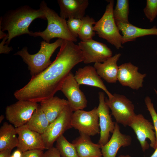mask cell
<instances>
[{"label":"cell","instance_id":"83f0119b","mask_svg":"<svg viewBox=\"0 0 157 157\" xmlns=\"http://www.w3.org/2000/svg\"><path fill=\"white\" fill-rule=\"evenodd\" d=\"M143 11L149 22H153L157 16V0H147Z\"/></svg>","mask_w":157,"mask_h":157},{"label":"cell","instance_id":"ffe728a7","mask_svg":"<svg viewBox=\"0 0 157 157\" xmlns=\"http://www.w3.org/2000/svg\"><path fill=\"white\" fill-rule=\"evenodd\" d=\"M72 143L75 146L79 157H102L101 146L93 143L90 136L80 133Z\"/></svg>","mask_w":157,"mask_h":157},{"label":"cell","instance_id":"5b68a950","mask_svg":"<svg viewBox=\"0 0 157 157\" xmlns=\"http://www.w3.org/2000/svg\"><path fill=\"white\" fill-rule=\"evenodd\" d=\"M105 12L94 26L98 36L105 39L117 49L123 48L122 36L116 24L113 11L114 1L109 0Z\"/></svg>","mask_w":157,"mask_h":157},{"label":"cell","instance_id":"9a60e30c","mask_svg":"<svg viewBox=\"0 0 157 157\" xmlns=\"http://www.w3.org/2000/svg\"><path fill=\"white\" fill-rule=\"evenodd\" d=\"M138 69L137 67L130 62L122 64L119 66L117 81L123 86L138 90L142 87L146 74L139 72Z\"/></svg>","mask_w":157,"mask_h":157},{"label":"cell","instance_id":"7402d4cb","mask_svg":"<svg viewBox=\"0 0 157 157\" xmlns=\"http://www.w3.org/2000/svg\"><path fill=\"white\" fill-rule=\"evenodd\" d=\"M68 105L67 100L53 96L40 102V106L51 123L59 116Z\"/></svg>","mask_w":157,"mask_h":157},{"label":"cell","instance_id":"836d02e7","mask_svg":"<svg viewBox=\"0 0 157 157\" xmlns=\"http://www.w3.org/2000/svg\"><path fill=\"white\" fill-rule=\"evenodd\" d=\"M12 150L8 149L0 151V157H10Z\"/></svg>","mask_w":157,"mask_h":157},{"label":"cell","instance_id":"d6986e66","mask_svg":"<svg viewBox=\"0 0 157 157\" xmlns=\"http://www.w3.org/2000/svg\"><path fill=\"white\" fill-rule=\"evenodd\" d=\"M121 56L120 53L115 54L103 63H95L94 67L101 78L109 83H115L117 81L119 66L117 63Z\"/></svg>","mask_w":157,"mask_h":157},{"label":"cell","instance_id":"8992f818","mask_svg":"<svg viewBox=\"0 0 157 157\" xmlns=\"http://www.w3.org/2000/svg\"><path fill=\"white\" fill-rule=\"evenodd\" d=\"M73 113L68 105L59 116L50 124L44 133L41 135L46 149L53 147L54 142L66 131L72 128L71 119Z\"/></svg>","mask_w":157,"mask_h":157},{"label":"cell","instance_id":"ac0fdd59","mask_svg":"<svg viewBox=\"0 0 157 157\" xmlns=\"http://www.w3.org/2000/svg\"><path fill=\"white\" fill-rule=\"evenodd\" d=\"M60 16L66 19L74 18L81 19L84 16L89 5L88 0H58Z\"/></svg>","mask_w":157,"mask_h":157},{"label":"cell","instance_id":"52a82bcc","mask_svg":"<svg viewBox=\"0 0 157 157\" xmlns=\"http://www.w3.org/2000/svg\"><path fill=\"white\" fill-rule=\"evenodd\" d=\"M105 102L116 122L125 127L128 126L136 114L132 101L124 95L114 94L110 98L106 97Z\"/></svg>","mask_w":157,"mask_h":157},{"label":"cell","instance_id":"d590c367","mask_svg":"<svg viewBox=\"0 0 157 157\" xmlns=\"http://www.w3.org/2000/svg\"><path fill=\"white\" fill-rule=\"evenodd\" d=\"M0 39H3L7 35V34L5 33L1 30H0Z\"/></svg>","mask_w":157,"mask_h":157},{"label":"cell","instance_id":"f546056e","mask_svg":"<svg viewBox=\"0 0 157 157\" xmlns=\"http://www.w3.org/2000/svg\"><path fill=\"white\" fill-rule=\"evenodd\" d=\"M67 22L70 32L73 36L77 38L78 37V33L82 24L81 19L71 18L68 19Z\"/></svg>","mask_w":157,"mask_h":157},{"label":"cell","instance_id":"7a4b0ae2","mask_svg":"<svg viewBox=\"0 0 157 157\" xmlns=\"http://www.w3.org/2000/svg\"><path fill=\"white\" fill-rule=\"evenodd\" d=\"M37 18L46 19L40 8L34 9L28 6H22L7 12L0 19V30L8 32L5 44L8 45L11 40L17 36L25 34L29 35L31 31L29 27Z\"/></svg>","mask_w":157,"mask_h":157},{"label":"cell","instance_id":"1f68e13d","mask_svg":"<svg viewBox=\"0 0 157 157\" xmlns=\"http://www.w3.org/2000/svg\"><path fill=\"white\" fill-rule=\"evenodd\" d=\"M42 157H61L57 149L53 147L44 153Z\"/></svg>","mask_w":157,"mask_h":157},{"label":"cell","instance_id":"2e32d148","mask_svg":"<svg viewBox=\"0 0 157 157\" xmlns=\"http://www.w3.org/2000/svg\"><path fill=\"white\" fill-rule=\"evenodd\" d=\"M115 125L111 138L105 144L101 146L102 157H116L120 148L128 147L131 143V136L121 133L118 124L115 122Z\"/></svg>","mask_w":157,"mask_h":157},{"label":"cell","instance_id":"f1b7e54d","mask_svg":"<svg viewBox=\"0 0 157 157\" xmlns=\"http://www.w3.org/2000/svg\"><path fill=\"white\" fill-rule=\"evenodd\" d=\"M144 102L147 109L151 117L154 127L156 142L155 146V149L157 147V113L152 103L151 99L149 96L146 97L144 99Z\"/></svg>","mask_w":157,"mask_h":157},{"label":"cell","instance_id":"ba28073f","mask_svg":"<svg viewBox=\"0 0 157 157\" xmlns=\"http://www.w3.org/2000/svg\"><path fill=\"white\" fill-rule=\"evenodd\" d=\"M99 119L96 107L89 111L78 110L73 113L71 124L80 133L94 136L100 133Z\"/></svg>","mask_w":157,"mask_h":157},{"label":"cell","instance_id":"e575fe53","mask_svg":"<svg viewBox=\"0 0 157 157\" xmlns=\"http://www.w3.org/2000/svg\"><path fill=\"white\" fill-rule=\"evenodd\" d=\"M22 152L17 149L13 153L12 155L14 157H22Z\"/></svg>","mask_w":157,"mask_h":157},{"label":"cell","instance_id":"f35d334b","mask_svg":"<svg viewBox=\"0 0 157 157\" xmlns=\"http://www.w3.org/2000/svg\"><path fill=\"white\" fill-rule=\"evenodd\" d=\"M4 116L2 115H1L0 117V123L1 122L3 121V120L4 119Z\"/></svg>","mask_w":157,"mask_h":157},{"label":"cell","instance_id":"4dcf8cb0","mask_svg":"<svg viewBox=\"0 0 157 157\" xmlns=\"http://www.w3.org/2000/svg\"><path fill=\"white\" fill-rule=\"evenodd\" d=\"M43 153L40 150H29L23 152L22 157H42Z\"/></svg>","mask_w":157,"mask_h":157},{"label":"cell","instance_id":"4316f807","mask_svg":"<svg viewBox=\"0 0 157 157\" xmlns=\"http://www.w3.org/2000/svg\"><path fill=\"white\" fill-rule=\"evenodd\" d=\"M61 157H79L74 145L62 135L56 140V147Z\"/></svg>","mask_w":157,"mask_h":157},{"label":"cell","instance_id":"4fadbf2b","mask_svg":"<svg viewBox=\"0 0 157 157\" xmlns=\"http://www.w3.org/2000/svg\"><path fill=\"white\" fill-rule=\"evenodd\" d=\"M98 95L99 104L97 110L100 129V137L98 144L101 146L109 141L110 133H113L115 122H113L112 120L110 114V109L105 102L104 93L99 92Z\"/></svg>","mask_w":157,"mask_h":157},{"label":"cell","instance_id":"8fae6325","mask_svg":"<svg viewBox=\"0 0 157 157\" xmlns=\"http://www.w3.org/2000/svg\"><path fill=\"white\" fill-rule=\"evenodd\" d=\"M78 45L85 64L103 63L113 56L112 51L106 44L93 39L81 41Z\"/></svg>","mask_w":157,"mask_h":157},{"label":"cell","instance_id":"603a6c76","mask_svg":"<svg viewBox=\"0 0 157 157\" xmlns=\"http://www.w3.org/2000/svg\"><path fill=\"white\" fill-rule=\"evenodd\" d=\"M16 128L11 124L4 122L0 128V151L12 150L18 144Z\"/></svg>","mask_w":157,"mask_h":157},{"label":"cell","instance_id":"8d00e7d4","mask_svg":"<svg viewBox=\"0 0 157 157\" xmlns=\"http://www.w3.org/2000/svg\"><path fill=\"white\" fill-rule=\"evenodd\" d=\"M155 150V151L150 157H157V147Z\"/></svg>","mask_w":157,"mask_h":157},{"label":"cell","instance_id":"74e56055","mask_svg":"<svg viewBox=\"0 0 157 157\" xmlns=\"http://www.w3.org/2000/svg\"><path fill=\"white\" fill-rule=\"evenodd\" d=\"M118 157H131L130 155L128 154L121 155H119Z\"/></svg>","mask_w":157,"mask_h":157},{"label":"cell","instance_id":"e0dca14e","mask_svg":"<svg viewBox=\"0 0 157 157\" xmlns=\"http://www.w3.org/2000/svg\"><path fill=\"white\" fill-rule=\"evenodd\" d=\"M74 76L79 85L83 84L100 88L106 92L108 98L113 97V94L108 90L94 66L87 65L79 68Z\"/></svg>","mask_w":157,"mask_h":157},{"label":"cell","instance_id":"7c38bea8","mask_svg":"<svg viewBox=\"0 0 157 157\" xmlns=\"http://www.w3.org/2000/svg\"><path fill=\"white\" fill-rule=\"evenodd\" d=\"M71 72L68 75L61 90L67 99L68 105L73 112L83 110L87 106L88 101Z\"/></svg>","mask_w":157,"mask_h":157},{"label":"cell","instance_id":"9c48e42d","mask_svg":"<svg viewBox=\"0 0 157 157\" xmlns=\"http://www.w3.org/2000/svg\"><path fill=\"white\" fill-rule=\"evenodd\" d=\"M18 100L7 106L5 110L6 119L15 128L26 124L40 106L36 102Z\"/></svg>","mask_w":157,"mask_h":157},{"label":"cell","instance_id":"cb8c5ba5","mask_svg":"<svg viewBox=\"0 0 157 157\" xmlns=\"http://www.w3.org/2000/svg\"><path fill=\"white\" fill-rule=\"evenodd\" d=\"M50 124L40 105L26 124L31 130L42 135L46 130Z\"/></svg>","mask_w":157,"mask_h":157},{"label":"cell","instance_id":"44dd1931","mask_svg":"<svg viewBox=\"0 0 157 157\" xmlns=\"http://www.w3.org/2000/svg\"><path fill=\"white\" fill-rule=\"evenodd\" d=\"M122 36V44L127 42L134 41L138 38L148 35H157V27L144 29L135 26L131 23L115 22Z\"/></svg>","mask_w":157,"mask_h":157},{"label":"cell","instance_id":"5bb4252c","mask_svg":"<svg viewBox=\"0 0 157 157\" xmlns=\"http://www.w3.org/2000/svg\"><path fill=\"white\" fill-rule=\"evenodd\" d=\"M18 135L17 149L22 152L29 150L46 149L42 135L29 129L26 124L16 128Z\"/></svg>","mask_w":157,"mask_h":157},{"label":"cell","instance_id":"d4e9b609","mask_svg":"<svg viewBox=\"0 0 157 157\" xmlns=\"http://www.w3.org/2000/svg\"><path fill=\"white\" fill-rule=\"evenodd\" d=\"M81 19L82 23L78 37L81 41L92 39L95 35L93 26L96 23L95 20L92 17H90L88 15L84 16Z\"/></svg>","mask_w":157,"mask_h":157},{"label":"cell","instance_id":"d6a6232c","mask_svg":"<svg viewBox=\"0 0 157 157\" xmlns=\"http://www.w3.org/2000/svg\"><path fill=\"white\" fill-rule=\"evenodd\" d=\"M8 39V35L3 39L0 44V53L8 54L13 50L12 47H9L5 44L6 41Z\"/></svg>","mask_w":157,"mask_h":157},{"label":"cell","instance_id":"277c9868","mask_svg":"<svg viewBox=\"0 0 157 157\" xmlns=\"http://www.w3.org/2000/svg\"><path fill=\"white\" fill-rule=\"evenodd\" d=\"M64 40L58 38L52 43L44 41L40 42V48L34 54H30L27 47H24L14 55L20 56L28 66L32 76L36 75L45 70L51 63L50 58L58 47H60Z\"/></svg>","mask_w":157,"mask_h":157},{"label":"cell","instance_id":"60d3db41","mask_svg":"<svg viewBox=\"0 0 157 157\" xmlns=\"http://www.w3.org/2000/svg\"><path fill=\"white\" fill-rule=\"evenodd\" d=\"M10 157H14V156H13L12 155L11 156H10Z\"/></svg>","mask_w":157,"mask_h":157},{"label":"cell","instance_id":"ab89813d","mask_svg":"<svg viewBox=\"0 0 157 157\" xmlns=\"http://www.w3.org/2000/svg\"><path fill=\"white\" fill-rule=\"evenodd\" d=\"M154 90L156 95L157 96V90L155 89H154Z\"/></svg>","mask_w":157,"mask_h":157},{"label":"cell","instance_id":"30bf717a","mask_svg":"<svg viewBox=\"0 0 157 157\" xmlns=\"http://www.w3.org/2000/svg\"><path fill=\"white\" fill-rule=\"evenodd\" d=\"M128 126L134 131L144 152L149 147L147 139L150 141V146L154 149L156 138L154 125L142 115L135 114Z\"/></svg>","mask_w":157,"mask_h":157},{"label":"cell","instance_id":"b9f144b4","mask_svg":"<svg viewBox=\"0 0 157 157\" xmlns=\"http://www.w3.org/2000/svg\"><path fill=\"white\" fill-rule=\"evenodd\" d=\"M156 53H157V51L156 52Z\"/></svg>","mask_w":157,"mask_h":157},{"label":"cell","instance_id":"484cf974","mask_svg":"<svg viewBox=\"0 0 157 157\" xmlns=\"http://www.w3.org/2000/svg\"><path fill=\"white\" fill-rule=\"evenodd\" d=\"M129 1L128 0H117L113 11L115 22L129 23Z\"/></svg>","mask_w":157,"mask_h":157},{"label":"cell","instance_id":"6da1fadb","mask_svg":"<svg viewBox=\"0 0 157 157\" xmlns=\"http://www.w3.org/2000/svg\"><path fill=\"white\" fill-rule=\"evenodd\" d=\"M56 59L45 70L31 76L29 82L14 93L18 100L38 103L54 96L76 65L83 62L82 52L74 42L64 40Z\"/></svg>","mask_w":157,"mask_h":157},{"label":"cell","instance_id":"3957f363","mask_svg":"<svg viewBox=\"0 0 157 157\" xmlns=\"http://www.w3.org/2000/svg\"><path fill=\"white\" fill-rule=\"evenodd\" d=\"M40 8L47 20V27L42 31H31L29 35L41 37L44 41L47 43H50V40L54 38L74 42L77 41V38L70 32L66 19L62 18L55 11L48 7L44 1L41 2Z\"/></svg>","mask_w":157,"mask_h":157}]
</instances>
